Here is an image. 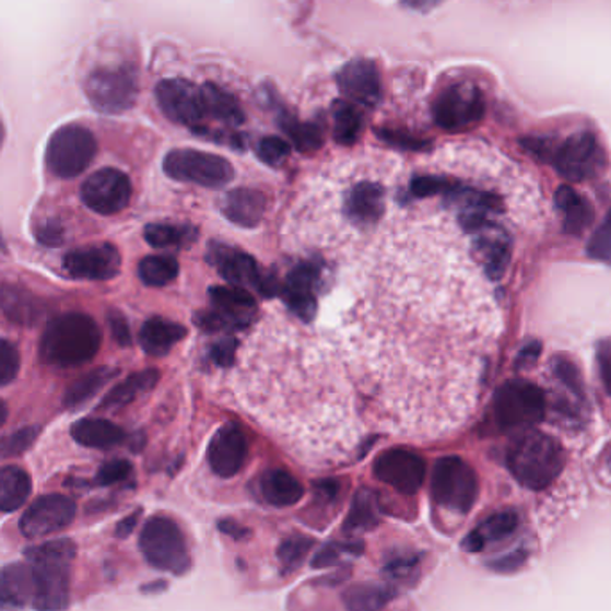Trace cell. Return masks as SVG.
Wrapping results in <instances>:
<instances>
[{
  "label": "cell",
  "instance_id": "obj_55",
  "mask_svg": "<svg viewBox=\"0 0 611 611\" xmlns=\"http://www.w3.org/2000/svg\"><path fill=\"white\" fill-rule=\"evenodd\" d=\"M442 0H404V4L410 5L413 10L430 11L431 8L440 4Z\"/></svg>",
  "mask_w": 611,
  "mask_h": 611
},
{
  "label": "cell",
  "instance_id": "obj_34",
  "mask_svg": "<svg viewBox=\"0 0 611 611\" xmlns=\"http://www.w3.org/2000/svg\"><path fill=\"white\" fill-rule=\"evenodd\" d=\"M117 376V371L111 367L95 368V371L79 377L78 381L72 383L64 391L63 404L67 408H79L84 402H89L92 397L97 396V391L103 390L113 377Z\"/></svg>",
  "mask_w": 611,
  "mask_h": 611
},
{
  "label": "cell",
  "instance_id": "obj_13",
  "mask_svg": "<svg viewBox=\"0 0 611 611\" xmlns=\"http://www.w3.org/2000/svg\"><path fill=\"white\" fill-rule=\"evenodd\" d=\"M129 177L117 168L95 172L81 186V199L98 215H117L131 202Z\"/></svg>",
  "mask_w": 611,
  "mask_h": 611
},
{
  "label": "cell",
  "instance_id": "obj_19",
  "mask_svg": "<svg viewBox=\"0 0 611 611\" xmlns=\"http://www.w3.org/2000/svg\"><path fill=\"white\" fill-rule=\"evenodd\" d=\"M475 233V250L483 261L484 272L489 278L501 279L512 260V242L506 231L490 222Z\"/></svg>",
  "mask_w": 611,
  "mask_h": 611
},
{
  "label": "cell",
  "instance_id": "obj_43",
  "mask_svg": "<svg viewBox=\"0 0 611 611\" xmlns=\"http://www.w3.org/2000/svg\"><path fill=\"white\" fill-rule=\"evenodd\" d=\"M456 188H458L456 183L444 179V177L422 176L415 177L411 181V193L421 199L438 196V193H455Z\"/></svg>",
  "mask_w": 611,
  "mask_h": 611
},
{
  "label": "cell",
  "instance_id": "obj_57",
  "mask_svg": "<svg viewBox=\"0 0 611 611\" xmlns=\"http://www.w3.org/2000/svg\"><path fill=\"white\" fill-rule=\"evenodd\" d=\"M5 419H8V408L0 401V427L4 426Z\"/></svg>",
  "mask_w": 611,
  "mask_h": 611
},
{
  "label": "cell",
  "instance_id": "obj_10",
  "mask_svg": "<svg viewBox=\"0 0 611 611\" xmlns=\"http://www.w3.org/2000/svg\"><path fill=\"white\" fill-rule=\"evenodd\" d=\"M84 92L97 111L120 115L137 104V72L131 67L97 70L84 84Z\"/></svg>",
  "mask_w": 611,
  "mask_h": 611
},
{
  "label": "cell",
  "instance_id": "obj_52",
  "mask_svg": "<svg viewBox=\"0 0 611 611\" xmlns=\"http://www.w3.org/2000/svg\"><path fill=\"white\" fill-rule=\"evenodd\" d=\"M379 137H381L385 142L391 143V145L410 149V151H421V149L424 148V143H422L421 140L408 137L404 132L379 131Z\"/></svg>",
  "mask_w": 611,
  "mask_h": 611
},
{
  "label": "cell",
  "instance_id": "obj_47",
  "mask_svg": "<svg viewBox=\"0 0 611 611\" xmlns=\"http://www.w3.org/2000/svg\"><path fill=\"white\" fill-rule=\"evenodd\" d=\"M349 601H357L365 599L354 611H376L387 602V597L381 596L379 588H356L354 592L349 594Z\"/></svg>",
  "mask_w": 611,
  "mask_h": 611
},
{
  "label": "cell",
  "instance_id": "obj_37",
  "mask_svg": "<svg viewBox=\"0 0 611 611\" xmlns=\"http://www.w3.org/2000/svg\"><path fill=\"white\" fill-rule=\"evenodd\" d=\"M138 275L148 286H167L179 275V263L171 256H148L138 265Z\"/></svg>",
  "mask_w": 611,
  "mask_h": 611
},
{
  "label": "cell",
  "instance_id": "obj_49",
  "mask_svg": "<svg viewBox=\"0 0 611 611\" xmlns=\"http://www.w3.org/2000/svg\"><path fill=\"white\" fill-rule=\"evenodd\" d=\"M236 348H238V342L235 338H222L221 342H216L211 349V357L216 365L231 367L235 363Z\"/></svg>",
  "mask_w": 611,
  "mask_h": 611
},
{
  "label": "cell",
  "instance_id": "obj_24",
  "mask_svg": "<svg viewBox=\"0 0 611 611\" xmlns=\"http://www.w3.org/2000/svg\"><path fill=\"white\" fill-rule=\"evenodd\" d=\"M557 211L562 215L563 231L567 235L579 236L594 221V208L585 197L579 196L571 186L563 185L554 196Z\"/></svg>",
  "mask_w": 611,
  "mask_h": 611
},
{
  "label": "cell",
  "instance_id": "obj_32",
  "mask_svg": "<svg viewBox=\"0 0 611 611\" xmlns=\"http://www.w3.org/2000/svg\"><path fill=\"white\" fill-rule=\"evenodd\" d=\"M260 492L267 503L279 508L298 503L304 494L303 486L294 475L279 469L269 470L261 475Z\"/></svg>",
  "mask_w": 611,
  "mask_h": 611
},
{
  "label": "cell",
  "instance_id": "obj_2",
  "mask_svg": "<svg viewBox=\"0 0 611 611\" xmlns=\"http://www.w3.org/2000/svg\"><path fill=\"white\" fill-rule=\"evenodd\" d=\"M78 548L72 540H50L24 551L35 574L36 611H64L70 599V563L74 562Z\"/></svg>",
  "mask_w": 611,
  "mask_h": 611
},
{
  "label": "cell",
  "instance_id": "obj_59",
  "mask_svg": "<svg viewBox=\"0 0 611 611\" xmlns=\"http://www.w3.org/2000/svg\"><path fill=\"white\" fill-rule=\"evenodd\" d=\"M0 249H4V244H2V238H0Z\"/></svg>",
  "mask_w": 611,
  "mask_h": 611
},
{
  "label": "cell",
  "instance_id": "obj_8",
  "mask_svg": "<svg viewBox=\"0 0 611 611\" xmlns=\"http://www.w3.org/2000/svg\"><path fill=\"white\" fill-rule=\"evenodd\" d=\"M163 171L174 181L191 183L205 188H221L235 176L225 157L196 149H176L168 152Z\"/></svg>",
  "mask_w": 611,
  "mask_h": 611
},
{
  "label": "cell",
  "instance_id": "obj_16",
  "mask_svg": "<svg viewBox=\"0 0 611 611\" xmlns=\"http://www.w3.org/2000/svg\"><path fill=\"white\" fill-rule=\"evenodd\" d=\"M120 252L111 244L90 245L72 250L63 258L67 274L86 281H108L120 272Z\"/></svg>",
  "mask_w": 611,
  "mask_h": 611
},
{
  "label": "cell",
  "instance_id": "obj_14",
  "mask_svg": "<svg viewBox=\"0 0 611 611\" xmlns=\"http://www.w3.org/2000/svg\"><path fill=\"white\" fill-rule=\"evenodd\" d=\"M75 512L78 506L67 495H44L25 509L20 519V531L31 540L49 537L69 528L74 522Z\"/></svg>",
  "mask_w": 611,
  "mask_h": 611
},
{
  "label": "cell",
  "instance_id": "obj_11",
  "mask_svg": "<svg viewBox=\"0 0 611 611\" xmlns=\"http://www.w3.org/2000/svg\"><path fill=\"white\" fill-rule=\"evenodd\" d=\"M484 97L472 83L450 84L436 97L433 118L445 131L458 132L472 128L484 117Z\"/></svg>",
  "mask_w": 611,
  "mask_h": 611
},
{
  "label": "cell",
  "instance_id": "obj_53",
  "mask_svg": "<svg viewBox=\"0 0 611 611\" xmlns=\"http://www.w3.org/2000/svg\"><path fill=\"white\" fill-rule=\"evenodd\" d=\"M36 236L38 240L45 245H58L63 240V230L61 225L56 221H45L44 224L39 225V230L36 231Z\"/></svg>",
  "mask_w": 611,
  "mask_h": 611
},
{
  "label": "cell",
  "instance_id": "obj_42",
  "mask_svg": "<svg viewBox=\"0 0 611 611\" xmlns=\"http://www.w3.org/2000/svg\"><path fill=\"white\" fill-rule=\"evenodd\" d=\"M196 324L199 328L204 329V331H233V329H242L247 326V320H240V318L231 317V315L222 314V312H202V314L197 315Z\"/></svg>",
  "mask_w": 611,
  "mask_h": 611
},
{
  "label": "cell",
  "instance_id": "obj_50",
  "mask_svg": "<svg viewBox=\"0 0 611 611\" xmlns=\"http://www.w3.org/2000/svg\"><path fill=\"white\" fill-rule=\"evenodd\" d=\"M554 372H556L557 377L571 388V391H574L577 396H583L581 377H579V372L576 371L573 363L554 362Z\"/></svg>",
  "mask_w": 611,
  "mask_h": 611
},
{
  "label": "cell",
  "instance_id": "obj_28",
  "mask_svg": "<svg viewBox=\"0 0 611 611\" xmlns=\"http://www.w3.org/2000/svg\"><path fill=\"white\" fill-rule=\"evenodd\" d=\"M72 438L78 444L90 447V449H111L124 440L122 427L106 421V419H83L75 422L72 430Z\"/></svg>",
  "mask_w": 611,
  "mask_h": 611
},
{
  "label": "cell",
  "instance_id": "obj_1",
  "mask_svg": "<svg viewBox=\"0 0 611 611\" xmlns=\"http://www.w3.org/2000/svg\"><path fill=\"white\" fill-rule=\"evenodd\" d=\"M101 343L103 334L90 315H59L42 334L39 357L55 367H79L97 356Z\"/></svg>",
  "mask_w": 611,
  "mask_h": 611
},
{
  "label": "cell",
  "instance_id": "obj_18",
  "mask_svg": "<svg viewBox=\"0 0 611 611\" xmlns=\"http://www.w3.org/2000/svg\"><path fill=\"white\" fill-rule=\"evenodd\" d=\"M247 458V440L236 424H225L211 438L208 461L216 475L233 478L240 472Z\"/></svg>",
  "mask_w": 611,
  "mask_h": 611
},
{
  "label": "cell",
  "instance_id": "obj_33",
  "mask_svg": "<svg viewBox=\"0 0 611 611\" xmlns=\"http://www.w3.org/2000/svg\"><path fill=\"white\" fill-rule=\"evenodd\" d=\"M202 93H204L205 117L215 118L219 122L233 128L244 124V109L233 93L225 92L213 83L204 84Z\"/></svg>",
  "mask_w": 611,
  "mask_h": 611
},
{
  "label": "cell",
  "instance_id": "obj_29",
  "mask_svg": "<svg viewBox=\"0 0 611 611\" xmlns=\"http://www.w3.org/2000/svg\"><path fill=\"white\" fill-rule=\"evenodd\" d=\"M519 528V515L506 509L494 514L489 519L481 522L478 529L465 540V549L478 553L481 549L486 548L489 543L500 542L503 538L509 537L514 533L515 529Z\"/></svg>",
  "mask_w": 611,
  "mask_h": 611
},
{
  "label": "cell",
  "instance_id": "obj_31",
  "mask_svg": "<svg viewBox=\"0 0 611 611\" xmlns=\"http://www.w3.org/2000/svg\"><path fill=\"white\" fill-rule=\"evenodd\" d=\"M157 381H160V372L154 368L137 372L104 397L101 410H118V408L128 407L132 401H137L138 397H142L143 393H148L156 387Z\"/></svg>",
  "mask_w": 611,
  "mask_h": 611
},
{
  "label": "cell",
  "instance_id": "obj_36",
  "mask_svg": "<svg viewBox=\"0 0 611 611\" xmlns=\"http://www.w3.org/2000/svg\"><path fill=\"white\" fill-rule=\"evenodd\" d=\"M363 118L360 109L349 101L333 104V137L340 145H352L362 134Z\"/></svg>",
  "mask_w": 611,
  "mask_h": 611
},
{
  "label": "cell",
  "instance_id": "obj_54",
  "mask_svg": "<svg viewBox=\"0 0 611 611\" xmlns=\"http://www.w3.org/2000/svg\"><path fill=\"white\" fill-rule=\"evenodd\" d=\"M538 354H540V345L538 343H531L529 348L524 349L519 354V367H526V365H533L537 362Z\"/></svg>",
  "mask_w": 611,
  "mask_h": 611
},
{
  "label": "cell",
  "instance_id": "obj_45",
  "mask_svg": "<svg viewBox=\"0 0 611 611\" xmlns=\"http://www.w3.org/2000/svg\"><path fill=\"white\" fill-rule=\"evenodd\" d=\"M256 152H258L260 160L275 167V165H281V163L289 157L290 145L284 142L283 138L267 137L260 140L258 148H256Z\"/></svg>",
  "mask_w": 611,
  "mask_h": 611
},
{
  "label": "cell",
  "instance_id": "obj_26",
  "mask_svg": "<svg viewBox=\"0 0 611 611\" xmlns=\"http://www.w3.org/2000/svg\"><path fill=\"white\" fill-rule=\"evenodd\" d=\"M385 210V191L376 183H360L348 199V215L357 224H374Z\"/></svg>",
  "mask_w": 611,
  "mask_h": 611
},
{
  "label": "cell",
  "instance_id": "obj_40",
  "mask_svg": "<svg viewBox=\"0 0 611 611\" xmlns=\"http://www.w3.org/2000/svg\"><path fill=\"white\" fill-rule=\"evenodd\" d=\"M588 256L594 260L611 265V210L588 240Z\"/></svg>",
  "mask_w": 611,
  "mask_h": 611
},
{
  "label": "cell",
  "instance_id": "obj_7",
  "mask_svg": "<svg viewBox=\"0 0 611 611\" xmlns=\"http://www.w3.org/2000/svg\"><path fill=\"white\" fill-rule=\"evenodd\" d=\"M545 396L524 379L504 383L494 397L495 421L503 430H529L545 416Z\"/></svg>",
  "mask_w": 611,
  "mask_h": 611
},
{
  "label": "cell",
  "instance_id": "obj_46",
  "mask_svg": "<svg viewBox=\"0 0 611 611\" xmlns=\"http://www.w3.org/2000/svg\"><path fill=\"white\" fill-rule=\"evenodd\" d=\"M131 463L126 460H113L108 463H104L98 470L97 483L103 484V486H109V484L120 483V481L126 480L129 474H131Z\"/></svg>",
  "mask_w": 611,
  "mask_h": 611
},
{
  "label": "cell",
  "instance_id": "obj_21",
  "mask_svg": "<svg viewBox=\"0 0 611 611\" xmlns=\"http://www.w3.org/2000/svg\"><path fill=\"white\" fill-rule=\"evenodd\" d=\"M0 309L10 322L24 326V328H33L45 317L42 298L36 297L31 290L19 286V284L0 286Z\"/></svg>",
  "mask_w": 611,
  "mask_h": 611
},
{
  "label": "cell",
  "instance_id": "obj_9",
  "mask_svg": "<svg viewBox=\"0 0 611 611\" xmlns=\"http://www.w3.org/2000/svg\"><path fill=\"white\" fill-rule=\"evenodd\" d=\"M140 549L152 567L181 574L188 567L185 537L174 520L152 517L140 537Z\"/></svg>",
  "mask_w": 611,
  "mask_h": 611
},
{
  "label": "cell",
  "instance_id": "obj_41",
  "mask_svg": "<svg viewBox=\"0 0 611 611\" xmlns=\"http://www.w3.org/2000/svg\"><path fill=\"white\" fill-rule=\"evenodd\" d=\"M38 427H24L0 438V458H15L30 449L38 438Z\"/></svg>",
  "mask_w": 611,
  "mask_h": 611
},
{
  "label": "cell",
  "instance_id": "obj_30",
  "mask_svg": "<svg viewBox=\"0 0 611 611\" xmlns=\"http://www.w3.org/2000/svg\"><path fill=\"white\" fill-rule=\"evenodd\" d=\"M33 481L24 469L8 465L0 469V512L11 514L30 500Z\"/></svg>",
  "mask_w": 611,
  "mask_h": 611
},
{
  "label": "cell",
  "instance_id": "obj_17",
  "mask_svg": "<svg viewBox=\"0 0 611 611\" xmlns=\"http://www.w3.org/2000/svg\"><path fill=\"white\" fill-rule=\"evenodd\" d=\"M340 92L349 103L374 108L381 101V78L371 59H352L337 74Z\"/></svg>",
  "mask_w": 611,
  "mask_h": 611
},
{
  "label": "cell",
  "instance_id": "obj_25",
  "mask_svg": "<svg viewBox=\"0 0 611 611\" xmlns=\"http://www.w3.org/2000/svg\"><path fill=\"white\" fill-rule=\"evenodd\" d=\"M213 263L221 272L222 278L233 286H258L261 274L255 258L240 252V250H216Z\"/></svg>",
  "mask_w": 611,
  "mask_h": 611
},
{
  "label": "cell",
  "instance_id": "obj_22",
  "mask_svg": "<svg viewBox=\"0 0 611 611\" xmlns=\"http://www.w3.org/2000/svg\"><path fill=\"white\" fill-rule=\"evenodd\" d=\"M35 597V574L25 563H13L0 571V610L24 608Z\"/></svg>",
  "mask_w": 611,
  "mask_h": 611
},
{
  "label": "cell",
  "instance_id": "obj_38",
  "mask_svg": "<svg viewBox=\"0 0 611 611\" xmlns=\"http://www.w3.org/2000/svg\"><path fill=\"white\" fill-rule=\"evenodd\" d=\"M281 128L289 134L297 151L314 152L322 148V129L317 124L298 122L297 118L284 115L281 117Z\"/></svg>",
  "mask_w": 611,
  "mask_h": 611
},
{
  "label": "cell",
  "instance_id": "obj_23",
  "mask_svg": "<svg viewBox=\"0 0 611 611\" xmlns=\"http://www.w3.org/2000/svg\"><path fill=\"white\" fill-rule=\"evenodd\" d=\"M222 211L233 224L240 227H256L263 221L267 199L261 191L238 188L225 196Z\"/></svg>",
  "mask_w": 611,
  "mask_h": 611
},
{
  "label": "cell",
  "instance_id": "obj_6",
  "mask_svg": "<svg viewBox=\"0 0 611 611\" xmlns=\"http://www.w3.org/2000/svg\"><path fill=\"white\" fill-rule=\"evenodd\" d=\"M478 475L458 456H445L436 461L431 478V494L442 508L469 514L478 500Z\"/></svg>",
  "mask_w": 611,
  "mask_h": 611
},
{
  "label": "cell",
  "instance_id": "obj_27",
  "mask_svg": "<svg viewBox=\"0 0 611 611\" xmlns=\"http://www.w3.org/2000/svg\"><path fill=\"white\" fill-rule=\"evenodd\" d=\"M185 334L186 329L181 324L172 322L167 318H149L140 331V345L151 356H165Z\"/></svg>",
  "mask_w": 611,
  "mask_h": 611
},
{
  "label": "cell",
  "instance_id": "obj_5",
  "mask_svg": "<svg viewBox=\"0 0 611 611\" xmlns=\"http://www.w3.org/2000/svg\"><path fill=\"white\" fill-rule=\"evenodd\" d=\"M97 154V140L90 129L69 124L50 137L45 163L59 179H74L92 165Z\"/></svg>",
  "mask_w": 611,
  "mask_h": 611
},
{
  "label": "cell",
  "instance_id": "obj_15",
  "mask_svg": "<svg viewBox=\"0 0 611 611\" xmlns=\"http://www.w3.org/2000/svg\"><path fill=\"white\" fill-rule=\"evenodd\" d=\"M374 474L402 494H415L426 475V463L411 450L391 449L377 458Z\"/></svg>",
  "mask_w": 611,
  "mask_h": 611
},
{
  "label": "cell",
  "instance_id": "obj_44",
  "mask_svg": "<svg viewBox=\"0 0 611 611\" xmlns=\"http://www.w3.org/2000/svg\"><path fill=\"white\" fill-rule=\"evenodd\" d=\"M19 371V349L4 338H0V387H5V385L15 381Z\"/></svg>",
  "mask_w": 611,
  "mask_h": 611
},
{
  "label": "cell",
  "instance_id": "obj_58",
  "mask_svg": "<svg viewBox=\"0 0 611 611\" xmlns=\"http://www.w3.org/2000/svg\"><path fill=\"white\" fill-rule=\"evenodd\" d=\"M2 142H4V128H2V124H0V148H2Z\"/></svg>",
  "mask_w": 611,
  "mask_h": 611
},
{
  "label": "cell",
  "instance_id": "obj_51",
  "mask_svg": "<svg viewBox=\"0 0 611 611\" xmlns=\"http://www.w3.org/2000/svg\"><path fill=\"white\" fill-rule=\"evenodd\" d=\"M597 362L601 372L602 383L611 396V342H602L597 349Z\"/></svg>",
  "mask_w": 611,
  "mask_h": 611
},
{
  "label": "cell",
  "instance_id": "obj_56",
  "mask_svg": "<svg viewBox=\"0 0 611 611\" xmlns=\"http://www.w3.org/2000/svg\"><path fill=\"white\" fill-rule=\"evenodd\" d=\"M138 515H132L129 519L122 520L120 526H118V537H128L132 531V526L137 524Z\"/></svg>",
  "mask_w": 611,
  "mask_h": 611
},
{
  "label": "cell",
  "instance_id": "obj_4",
  "mask_svg": "<svg viewBox=\"0 0 611 611\" xmlns=\"http://www.w3.org/2000/svg\"><path fill=\"white\" fill-rule=\"evenodd\" d=\"M522 143L534 156L553 163L557 174L571 181H585L597 176L607 163L604 151L592 132H576L560 143L545 138H528Z\"/></svg>",
  "mask_w": 611,
  "mask_h": 611
},
{
  "label": "cell",
  "instance_id": "obj_20",
  "mask_svg": "<svg viewBox=\"0 0 611 611\" xmlns=\"http://www.w3.org/2000/svg\"><path fill=\"white\" fill-rule=\"evenodd\" d=\"M317 278V267L304 263L290 272L286 284H284V301L289 304V308L306 322L314 320L315 314H317V298L314 294Z\"/></svg>",
  "mask_w": 611,
  "mask_h": 611
},
{
  "label": "cell",
  "instance_id": "obj_39",
  "mask_svg": "<svg viewBox=\"0 0 611 611\" xmlns=\"http://www.w3.org/2000/svg\"><path fill=\"white\" fill-rule=\"evenodd\" d=\"M193 238H196L193 230L181 225L151 224L145 227V240L156 249L181 247Z\"/></svg>",
  "mask_w": 611,
  "mask_h": 611
},
{
  "label": "cell",
  "instance_id": "obj_48",
  "mask_svg": "<svg viewBox=\"0 0 611 611\" xmlns=\"http://www.w3.org/2000/svg\"><path fill=\"white\" fill-rule=\"evenodd\" d=\"M109 329H111L113 338L120 348H129L132 343L131 329H129L128 320L120 312H109L108 314Z\"/></svg>",
  "mask_w": 611,
  "mask_h": 611
},
{
  "label": "cell",
  "instance_id": "obj_35",
  "mask_svg": "<svg viewBox=\"0 0 611 611\" xmlns=\"http://www.w3.org/2000/svg\"><path fill=\"white\" fill-rule=\"evenodd\" d=\"M210 295L219 312L249 322V314L255 312L256 301L247 290L240 286H213Z\"/></svg>",
  "mask_w": 611,
  "mask_h": 611
},
{
  "label": "cell",
  "instance_id": "obj_3",
  "mask_svg": "<svg viewBox=\"0 0 611 611\" xmlns=\"http://www.w3.org/2000/svg\"><path fill=\"white\" fill-rule=\"evenodd\" d=\"M506 463L515 480L529 490L548 489L565 467V453L553 436L528 431L509 445Z\"/></svg>",
  "mask_w": 611,
  "mask_h": 611
},
{
  "label": "cell",
  "instance_id": "obj_12",
  "mask_svg": "<svg viewBox=\"0 0 611 611\" xmlns=\"http://www.w3.org/2000/svg\"><path fill=\"white\" fill-rule=\"evenodd\" d=\"M156 101L163 115L174 124L199 129L204 122V93L202 86L191 81L165 79L156 86Z\"/></svg>",
  "mask_w": 611,
  "mask_h": 611
}]
</instances>
